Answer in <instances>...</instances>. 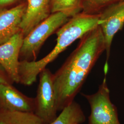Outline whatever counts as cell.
<instances>
[{"label":"cell","instance_id":"1","mask_svg":"<svg viewBox=\"0 0 124 124\" xmlns=\"http://www.w3.org/2000/svg\"><path fill=\"white\" fill-rule=\"evenodd\" d=\"M77 47L53 74V85L58 111L74 101L90 72L102 53L105 44L99 25L80 39Z\"/></svg>","mask_w":124,"mask_h":124},{"label":"cell","instance_id":"2","mask_svg":"<svg viewBox=\"0 0 124 124\" xmlns=\"http://www.w3.org/2000/svg\"><path fill=\"white\" fill-rule=\"evenodd\" d=\"M99 14H89L80 12L72 17L56 33L57 42L52 51L38 61L23 60L19 67V83L31 85L36 80L38 75L74 41L98 25Z\"/></svg>","mask_w":124,"mask_h":124},{"label":"cell","instance_id":"3","mask_svg":"<svg viewBox=\"0 0 124 124\" xmlns=\"http://www.w3.org/2000/svg\"><path fill=\"white\" fill-rule=\"evenodd\" d=\"M80 12V10H73L52 13L24 37L20 55L26 58V60L36 61L40 49L49 36Z\"/></svg>","mask_w":124,"mask_h":124},{"label":"cell","instance_id":"4","mask_svg":"<svg viewBox=\"0 0 124 124\" xmlns=\"http://www.w3.org/2000/svg\"><path fill=\"white\" fill-rule=\"evenodd\" d=\"M108 71V64H105L104 78L96 93L89 95L82 94L91 107L88 124H120L116 107L110 99L109 90L107 82Z\"/></svg>","mask_w":124,"mask_h":124},{"label":"cell","instance_id":"5","mask_svg":"<svg viewBox=\"0 0 124 124\" xmlns=\"http://www.w3.org/2000/svg\"><path fill=\"white\" fill-rule=\"evenodd\" d=\"M34 113L44 124H49L56 119L57 106L53 85V74L45 69L39 74Z\"/></svg>","mask_w":124,"mask_h":124},{"label":"cell","instance_id":"6","mask_svg":"<svg viewBox=\"0 0 124 124\" xmlns=\"http://www.w3.org/2000/svg\"><path fill=\"white\" fill-rule=\"evenodd\" d=\"M99 14L98 25L104 38L106 62L109 58L111 45L115 34L122 30L124 25V0L109 5Z\"/></svg>","mask_w":124,"mask_h":124},{"label":"cell","instance_id":"7","mask_svg":"<svg viewBox=\"0 0 124 124\" xmlns=\"http://www.w3.org/2000/svg\"><path fill=\"white\" fill-rule=\"evenodd\" d=\"M24 36L19 31L0 45V65L13 82L19 83L18 60Z\"/></svg>","mask_w":124,"mask_h":124},{"label":"cell","instance_id":"8","mask_svg":"<svg viewBox=\"0 0 124 124\" xmlns=\"http://www.w3.org/2000/svg\"><path fill=\"white\" fill-rule=\"evenodd\" d=\"M51 14L52 0H27L20 24L24 37Z\"/></svg>","mask_w":124,"mask_h":124},{"label":"cell","instance_id":"9","mask_svg":"<svg viewBox=\"0 0 124 124\" xmlns=\"http://www.w3.org/2000/svg\"><path fill=\"white\" fill-rule=\"evenodd\" d=\"M0 108L34 113L35 98L25 95L12 84L0 85Z\"/></svg>","mask_w":124,"mask_h":124},{"label":"cell","instance_id":"10","mask_svg":"<svg viewBox=\"0 0 124 124\" xmlns=\"http://www.w3.org/2000/svg\"><path fill=\"white\" fill-rule=\"evenodd\" d=\"M26 8V3H22L10 9H0V45L21 31Z\"/></svg>","mask_w":124,"mask_h":124},{"label":"cell","instance_id":"11","mask_svg":"<svg viewBox=\"0 0 124 124\" xmlns=\"http://www.w3.org/2000/svg\"><path fill=\"white\" fill-rule=\"evenodd\" d=\"M0 124H44L34 112L0 108Z\"/></svg>","mask_w":124,"mask_h":124},{"label":"cell","instance_id":"12","mask_svg":"<svg viewBox=\"0 0 124 124\" xmlns=\"http://www.w3.org/2000/svg\"><path fill=\"white\" fill-rule=\"evenodd\" d=\"M85 121V116L79 103L73 101L61 111L52 122L47 124H80Z\"/></svg>","mask_w":124,"mask_h":124},{"label":"cell","instance_id":"13","mask_svg":"<svg viewBox=\"0 0 124 124\" xmlns=\"http://www.w3.org/2000/svg\"><path fill=\"white\" fill-rule=\"evenodd\" d=\"M121 0H80L82 12L98 14L109 5Z\"/></svg>","mask_w":124,"mask_h":124},{"label":"cell","instance_id":"14","mask_svg":"<svg viewBox=\"0 0 124 124\" xmlns=\"http://www.w3.org/2000/svg\"><path fill=\"white\" fill-rule=\"evenodd\" d=\"M73 10L82 12L80 0H52V13Z\"/></svg>","mask_w":124,"mask_h":124},{"label":"cell","instance_id":"15","mask_svg":"<svg viewBox=\"0 0 124 124\" xmlns=\"http://www.w3.org/2000/svg\"><path fill=\"white\" fill-rule=\"evenodd\" d=\"M13 81L10 79L3 68L0 65V85L12 84Z\"/></svg>","mask_w":124,"mask_h":124},{"label":"cell","instance_id":"16","mask_svg":"<svg viewBox=\"0 0 124 124\" xmlns=\"http://www.w3.org/2000/svg\"><path fill=\"white\" fill-rule=\"evenodd\" d=\"M17 0H0V9L4 8L6 7L13 4Z\"/></svg>","mask_w":124,"mask_h":124}]
</instances>
